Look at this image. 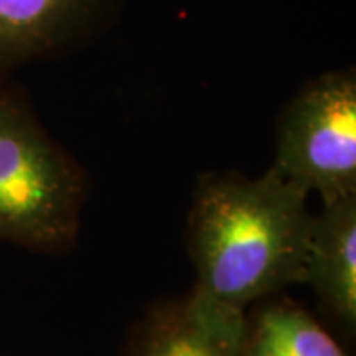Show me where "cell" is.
Returning <instances> with one entry per match:
<instances>
[{
	"mask_svg": "<svg viewBox=\"0 0 356 356\" xmlns=\"http://www.w3.org/2000/svg\"><path fill=\"white\" fill-rule=\"evenodd\" d=\"M309 198L273 166L255 178L238 170L202 172L186 218L194 285L245 311L305 283Z\"/></svg>",
	"mask_w": 356,
	"mask_h": 356,
	"instance_id": "obj_1",
	"label": "cell"
},
{
	"mask_svg": "<svg viewBox=\"0 0 356 356\" xmlns=\"http://www.w3.org/2000/svg\"><path fill=\"white\" fill-rule=\"evenodd\" d=\"M83 166L40 123L30 99L0 81V242L30 252L74 250L88 200Z\"/></svg>",
	"mask_w": 356,
	"mask_h": 356,
	"instance_id": "obj_2",
	"label": "cell"
},
{
	"mask_svg": "<svg viewBox=\"0 0 356 356\" xmlns=\"http://www.w3.org/2000/svg\"><path fill=\"white\" fill-rule=\"evenodd\" d=\"M271 166L321 202L356 194L355 67L309 79L283 105Z\"/></svg>",
	"mask_w": 356,
	"mask_h": 356,
	"instance_id": "obj_3",
	"label": "cell"
},
{
	"mask_svg": "<svg viewBox=\"0 0 356 356\" xmlns=\"http://www.w3.org/2000/svg\"><path fill=\"white\" fill-rule=\"evenodd\" d=\"M125 0H0V81L65 58L107 32Z\"/></svg>",
	"mask_w": 356,
	"mask_h": 356,
	"instance_id": "obj_4",
	"label": "cell"
},
{
	"mask_svg": "<svg viewBox=\"0 0 356 356\" xmlns=\"http://www.w3.org/2000/svg\"><path fill=\"white\" fill-rule=\"evenodd\" d=\"M248 315L194 285L151 309L125 356H245Z\"/></svg>",
	"mask_w": 356,
	"mask_h": 356,
	"instance_id": "obj_5",
	"label": "cell"
},
{
	"mask_svg": "<svg viewBox=\"0 0 356 356\" xmlns=\"http://www.w3.org/2000/svg\"><path fill=\"white\" fill-rule=\"evenodd\" d=\"M305 283L346 331L356 327V194L321 202L307 243Z\"/></svg>",
	"mask_w": 356,
	"mask_h": 356,
	"instance_id": "obj_6",
	"label": "cell"
},
{
	"mask_svg": "<svg viewBox=\"0 0 356 356\" xmlns=\"http://www.w3.org/2000/svg\"><path fill=\"white\" fill-rule=\"evenodd\" d=\"M245 356H348L303 307L287 299L248 318Z\"/></svg>",
	"mask_w": 356,
	"mask_h": 356,
	"instance_id": "obj_7",
	"label": "cell"
}]
</instances>
